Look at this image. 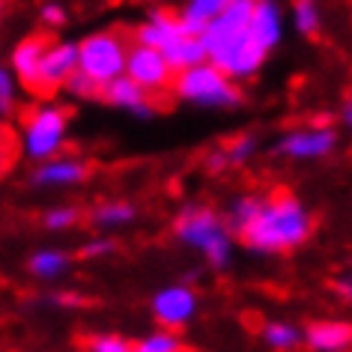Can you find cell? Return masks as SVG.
Instances as JSON below:
<instances>
[{
	"mask_svg": "<svg viewBox=\"0 0 352 352\" xmlns=\"http://www.w3.org/2000/svg\"><path fill=\"white\" fill-rule=\"evenodd\" d=\"M257 138H251V135H239V138H233L224 149V158H227V164H245V162H251L254 153H257Z\"/></svg>",
	"mask_w": 352,
	"mask_h": 352,
	"instance_id": "603a6c76",
	"label": "cell"
},
{
	"mask_svg": "<svg viewBox=\"0 0 352 352\" xmlns=\"http://www.w3.org/2000/svg\"><path fill=\"white\" fill-rule=\"evenodd\" d=\"M78 209L75 206H54L45 212V227L48 230H69V227L78 224Z\"/></svg>",
	"mask_w": 352,
	"mask_h": 352,
	"instance_id": "4316f807",
	"label": "cell"
},
{
	"mask_svg": "<svg viewBox=\"0 0 352 352\" xmlns=\"http://www.w3.org/2000/svg\"><path fill=\"white\" fill-rule=\"evenodd\" d=\"M302 340L316 352H343L352 343V329H349V322L320 320L302 334Z\"/></svg>",
	"mask_w": 352,
	"mask_h": 352,
	"instance_id": "5bb4252c",
	"label": "cell"
},
{
	"mask_svg": "<svg viewBox=\"0 0 352 352\" xmlns=\"http://www.w3.org/2000/svg\"><path fill=\"white\" fill-rule=\"evenodd\" d=\"M162 54H164L167 63H170L173 72H179V69H188V66L200 63V60H206L204 42H200V36H191V33H186V36L170 42L167 48H162Z\"/></svg>",
	"mask_w": 352,
	"mask_h": 352,
	"instance_id": "2e32d148",
	"label": "cell"
},
{
	"mask_svg": "<svg viewBox=\"0 0 352 352\" xmlns=\"http://www.w3.org/2000/svg\"><path fill=\"white\" fill-rule=\"evenodd\" d=\"M343 122H346V126L352 122V108H349V104H343Z\"/></svg>",
	"mask_w": 352,
	"mask_h": 352,
	"instance_id": "e575fe53",
	"label": "cell"
},
{
	"mask_svg": "<svg viewBox=\"0 0 352 352\" xmlns=\"http://www.w3.org/2000/svg\"><path fill=\"white\" fill-rule=\"evenodd\" d=\"M239 233L257 254H287L311 239L314 218L289 191H275L272 197L260 200L257 212Z\"/></svg>",
	"mask_w": 352,
	"mask_h": 352,
	"instance_id": "6da1fadb",
	"label": "cell"
},
{
	"mask_svg": "<svg viewBox=\"0 0 352 352\" xmlns=\"http://www.w3.org/2000/svg\"><path fill=\"white\" fill-rule=\"evenodd\" d=\"M102 96L108 99L113 108H122V111H131L135 117L140 120H149L155 113V108L149 104V93L144 90L140 84H135L129 75H117L113 81H108L102 87Z\"/></svg>",
	"mask_w": 352,
	"mask_h": 352,
	"instance_id": "8fae6325",
	"label": "cell"
},
{
	"mask_svg": "<svg viewBox=\"0 0 352 352\" xmlns=\"http://www.w3.org/2000/svg\"><path fill=\"white\" fill-rule=\"evenodd\" d=\"M179 36H186V28H182L179 15H170L164 10H153L146 15V21L138 28V42L149 48H167L170 42H176Z\"/></svg>",
	"mask_w": 352,
	"mask_h": 352,
	"instance_id": "4fadbf2b",
	"label": "cell"
},
{
	"mask_svg": "<svg viewBox=\"0 0 352 352\" xmlns=\"http://www.w3.org/2000/svg\"><path fill=\"white\" fill-rule=\"evenodd\" d=\"M227 3H230V0H188L186 10L179 15L182 28H186V33H191V36H200L206 24L212 21Z\"/></svg>",
	"mask_w": 352,
	"mask_h": 352,
	"instance_id": "e0dca14e",
	"label": "cell"
},
{
	"mask_svg": "<svg viewBox=\"0 0 352 352\" xmlns=\"http://www.w3.org/2000/svg\"><path fill=\"white\" fill-rule=\"evenodd\" d=\"M195 314H197V296H195V289H188L182 284L158 289L153 298V316L164 329H182V325H188L195 320Z\"/></svg>",
	"mask_w": 352,
	"mask_h": 352,
	"instance_id": "9c48e42d",
	"label": "cell"
},
{
	"mask_svg": "<svg viewBox=\"0 0 352 352\" xmlns=\"http://www.w3.org/2000/svg\"><path fill=\"white\" fill-rule=\"evenodd\" d=\"M206 167H209V170H212V173L224 170V167H230V164H227V158H224V149H218V153L209 155V158H206Z\"/></svg>",
	"mask_w": 352,
	"mask_h": 352,
	"instance_id": "4dcf8cb0",
	"label": "cell"
},
{
	"mask_svg": "<svg viewBox=\"0 0 352 352\" xmlns=\"http://www.w3.org/2000/svg\"><path fill=\"white\" fill-rule=\"evenodd\" d=\"M87 346L93 352H129L131 343L126 338H120V334H96Z\"/></svg>",
	"mask_w": 352,
	"mask_h": 352,
	"instance_id": "83f0119b",
	"label": "cell"
},
{
	"mask_svg": "<svg viewBox=\"0 0 352 352\" xmlns=\"http://www.w3.org/2000/svg\"><path fill=\"white\" fill-rule=\"evenodd\" d=\"M75 69H78V45L75 42H54V45L48 42V48L42 51L33 90H39V93L60 90Z\"/></svg>",
	"mask_w": 352,
	"mask_h": 352,
	"instance_id": "ba28073f",
	"label": "cell"
},
{
	"mask_svg": "<svg viewBox=\"0 0 352 352\" xmlns=\"http://www.w3.org/2000/svg\"><path fill=\"white\" fill-rule=\"evenodd\" d=\"M257 206H260V197H254V195H245V197L236 200L230 206V227L233 230H242V227L251 221V215L257 212Z\"/></svg>",
	"mask_w": 352,
	"mask_h": 352,
	"instance_id": "484cf974",
	"label": "cell"
},
{
	"mask_svg": "<svg viewBox=\"0 0 352 352\" xmlns=\"http://www.w3.org/2000/svg\"><path fill=\"white\" fill-rule=\"evenodd\" d=\"M131 349H138V352H179L182 343L173 334V329H164V331H155V334H149V338L138 340Z\"/></svg>",
	"mask_w": 352,
	"mask_h": 352,
	"instance_id": "7402d4cb",
	"label": "cell"
},
{
	"mask_svg": "<svg viewBox=\"0 0 352 352\" xmlns=\"http://www.w3.org/2000/svg\"><path fill=\"white\" fill-rule=\"evenodd\" d=\"M248 36L266 54L278 45L280 36H284V12H280L278 0H254V10L248 19Z\"/></svg>",
	"mask_w": 352,
	"mask_h": 352,
	"instance_id": "30bf717a",
	"label": "cell"
},
{
	"mask_svg": "<svg viewBox=\"0 0 352 352\" xmlns=\"http://www.w3.org/2000/svg\"><path fill=\"white\" fill-rule=\"evenodd\" d=\"M138 218V209L126 204V200H104L93 209V224L96 227H104V230H113V227H122V224H131Z\"/></svg>",
	"mask_w": 352,
	"mask_h": 352,
	"instance_id": "ac0fdd59",
	"label": "cell"
},
{
	"mask_svg": "<svg viewBox=\"0 0 352 352\" xmlns=\"http://www.w3.org/2000/svg\"><path fill=\"white\" fill-rule=\"evenodd\" d=\"M87 176V164L78 158H60L51 155L45 162H39V167L33 170V186L39 188H69L78 186Z\"/></svg>",
	"mask_w": 352,
	"mask_h": 352,
	"instance_id": "7c38bea8",
	"label": "cell"
},
{
	"mask_svg": "<svg viewBox=\"0 0 352 352\" xmlns=\"http://www.w3.org/2000/svg\"><path fill=\"white\" fill-rule=\"evenodd\" d=\"M170 87L182 102L200 104V108H233V104L242 102V93L236 87V81L227 78L209 60H200V63L188 69H179L173 75Z\"/></svg>",
	"mask_w": 352,
	"mask_h": 352,
	"instance_id": "3957f363",
	"label": "cell"
},
{
	"mask_svg": "<svg viewBox=\"0 0 352 352\" xmlns=\"http://www.w3.org/2000/svg\"><path fill=\"white\" fill-rule=\"evenodd\" d=\"M57 302L60 305H81V298H78V296H60Z\"/></svg>",
	"mask_w": 352,
	"mask_h": 352,
	"instance_id": "836d02e7",
	"label": "cell"
},
{
	"mask_svg": "<svg viewBox=\"0 0 352 352\" xmlns=\"http://www.w3.org/2000/svg\"><path fill=\"white\" fill-rule=\"evenodd\" d=\"M173 233L179 236V242H186L188 248L204 254L212 269H224L233 257L230 227L224 224V218H218L212 209H206V206L182 209V212L176 215Z\"/></svg>",
	"mask_w": 352,
	"mask_h": 352,
	"instance_id": "7a4b0ae2",
	"label": "cell"
},
{
	"mask_svg": "<svg viewBox=\"0 0 352 352\" xmlns=\"http://www.w3.org/2000/svg\"><path fill=\"white\" fill-rule=\"evenodd\" d=\"M63 87L69 90V96H75V99H99V96H102V87L96 84L93 78H87L84 72H78V69L66 78Z\"/></svg>",
	"mask_w": 352,
	"mask_h": 352,
	"instance_id": "cb8c5ba5",
	"label": "cell"
},
{
	"mask_svg": "<svg viewBox=\"0 0 352 352\" xmlns=\"http://www.w3.org/2000/svg\"><path fill=\"white\" fill-rule=\"evenodd\" d=\"M293 21L298 33L314 36L320 30V6H316V0H293Z\"/></svg>",
	"mask_w": 352,
	"mask_h": 352,
	"instance_id": "44dd1931",
	"label": "cell"
},
{
	"mask_svg": "<svg viewBox=\"0 0 352 352\" xmlns=\"http://www.w3.org/2000/svg\"><path fill=\"white\" fill-rule=\"evenodd\" d=\"M69 269V257L57 248H45V251H36L30 257V272L42 280H57L60 275H66Z\"/></svg>",
	"mask_w": 352,
	"mask_h": 352,
	"instance_id": "d6986e66",
	"label": "cell"
},
{
	"mask_svg": "<svg viewBox=\"0 0 352 352\" xmlns=\"http://www.w3.org/2000/svg\"><path fill=\"white\" fill-rule=\"evenodd\" d=\"M122 75H129L131 81L140 84L146 93H164V90H170V81L176 72L158 48L135 42V45H129V51H126V69H122Z\"/></svg>",
	"mask_w": 352,
	"mask_h": 352,
	"instance_id": "8992f818",
	"label": "cell"
},
{
	"mask_svg": "<svg viewBox=\"0 0 352 352\" xmlns=\"http://www.w3.org/2000/svg\"><path fill=\"white\" fill-rule=\"evenodd\" d=\"M263 340L272 349H293L302 343V331L289 322H269V325H263Z\"/></svg>",
	"mask_w": 352,
	"mask_h": 352,
	"instance_id": "ffe728a7",
	"label": "cell"
},
{
	"mask_svg": "<svg viewBox=\"0 0 352 352\" xmlns=\"http://www.w3.org/2000/svg\"><path fill=\"white\" fill-rule=\"evenodd\" d=\"M338 146V131L331 126H307V129H296L287 131L278 140V153L287 158H298V162H316L334 153Z\"/></svg>",
	"mask_w": 352,
	"mask_h": 352,
	"instance_id": "52a82bcc",
	"label": "cell"
},
{
	"mask_svg": "<svg viewBox=\"0 0 352 352\" xmlns=\"http://www.w3.org/2000/svg\"><path fill=\"white\" fill-rule=\"evenodd\" d=\"M108 254H113V242L111 239H93V242H87L81 248V257H87V260L108 257Z\"/></svg>",
	"mask_w": 352,
	"mask_h": 352,
	"instance_id": "f546056e",
	"label": "cell"
},
{
	"mask_svg": "<svg viewBox=\"0 0 352 352\" xmlns=\"http://www.w3.org/2000/svg\"><path fill=\"white\" fill-rule=\"evenodd\" d=\"M39 19H42V24H48V28H63L66 24V10L60 3H45L42 6V12H39Z\"/></svg>",
	"mask_w": 352,
	"mask_h": 352,
	"instance_id": "f1b7e54d",
	"label": "cell"
},
{
	"mask_svg": "<svg viewBox=\"0 0 352 352\" xmlns=\"http://www.w3.org/2000/svg\"><path fill=\"white\" fill-rule=\"evenodd\" d=\"M126 39L113 30L90 33L84 42H78V72L93 78L99 87L113 81L126 69Z\"/></svg>",
	"mask_w": 352,
	"mask_h": 352,
	"instance_id": "277c9868",
	"label": "cell"
},
{
	"mask_svg": "<svg viewBox=\"0 0 352 352\" xmlns=\"http://www.w3.org/2000/svg\"><path fill=\"white\" fill-rule=\"evenodd\" d=\"M15 96H19V78L12 75V69H0V117L12 113Z\"/></svg>",
	"mask_w": 352,
	"mask_h": 352,
	"instance_id": "d4e9b609",
	"label": "cell"
},
{
	"mask_svg": "<svg viewBox=\"0 0 352 352\" xmlns=\"http://www.w3.org/2000/svg\"><path fill=\"white\" fill-rule=\"evenodd\" d=\"M45 48H48L45 36H28L12 51V75L19 78L24 87H30V90H33V84H36V69H39V60H42V51Z\"/></svg>",
	"mask_w": 352,
	"mask_h": 352,
	"instance_id": "9a60e30c",
	"label": "cell"
},
{
	"mask_svg": "<svg viewBox=\"0 0 352 352\" xmlns=\"http://www.w3.org/2000/svg\"><path fill=\"white\" fill-rule=\"evenodd\" d=\"M338 287H340V296H343V298H349V287H352V284H349V278H340V284H338Z\"/></svg>",
	"mask_w": 352,
	"mask_h": 352,
	"instance_id": "d6a6232c",
	"label": "cell"
},
{
	"mask_svg": "<svg viewBox=\"0 0 352 352\" xmlns=\"http://www.w3.org/2000/svg\"><path fill=\"white\" fill-rule=\"evenodd\" d=\"M69 131V113L60 104H39L30 111L28 122L21 131V149L33 162H45V158L57 155L66 144Z\"/></svg>",
	"mask_w": 352,
	"mask_h": 352,
	"instance_id": "5b68a950",
	"label": "cell"
},
{
	"mask_svg": "<svg viewBox=\"0 0 352 352\" xmlns=\"http://www.w3.org/2000/svg\"><path fill=\"white\" fill-rule=\"evenodd\" d=\"M10 162H12V146H10V140H0V176L6 173Z\"/></svg>",
	"mask_w": 352,
	"mask_h": 352,
	"instance_id": "1f68e13d",
	"label": "cell"
}]
</instances>
